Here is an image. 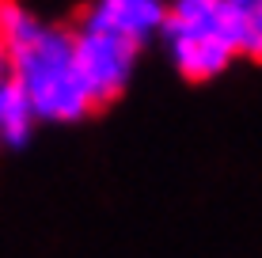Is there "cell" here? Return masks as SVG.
I'll return each mask as SVG.
<instances>
[{
  "mask_svg": "<svg viewBox=\"0 0 262 258\" xmlns=\"http://www.w3.org/2000/svg\"><path fill=\"white\" fill-rule=\"evenodd\" d=\"M232 31H236L239 61L262 65V0H224Z\"/></svg>",
  "mask_w": 262,
  "mask_h": 258,
  "instance_id": "8992f818",
  "label": "cell"
},
{
  "mask_svg": "<svg viewBox=\"0 0 262 258\" xmlns=\"http://www.w3.org/2000/svg\"><path fill=\"white\" fill-rule=\"evenodd\" d=\"M156 46L186 84H209L239 61L224 0H167Z\"/></svg>",
  "mask_w": 262,
  "mask_h": 258,
  "instance_id": "7a4b0ae2",
  "label": "cell"
},
{
  "mask_svg": "<svg viewBox=\"0 0 262 258\" xmlns=\"http://www.w3.org/2000/svg\"><path fill=\"white\" fill-rule=\"evenodd\" d=\"M72 46H76V65H80V76H84V87L92 95L95 110L118 103L129 91L133 76L141 68V57H144L141 46L118 38V34L84 27V23H72Z\"/></svg>",
  "mask_w": 262,
  "mask_h": 258,
  "instance_id": "3957f363",
  "label": "cell"
},
{
  "mask_svg": "<svg viewBox=\"0 0 262 258\" xmlns=\"http://www.w3.org/2000/svg\"><path fill=\"white\" fill-rule=\"evenodd\" d=\"M34 133H38V122H34V110L27 103V95L19 91L12 73L0 76V156L27 152Z\"/></svg>",
  "mask_w": 262,
  "mask_h": 258,
  "instance_id": "5b68a950",
  "label": "cell"
},
{
  "mask_svg": "<svg viewBox=\"0 0 262 258\" xmlns=\"http://www.w3.org/2000/svg\"><path fill=\"white\" fill-rule=\"evenodd\" d=\"M0 42L38 126H80L95 114L76 65L72 23L46 19L23 0H0Z\"/></svg>",
  "mask_w": 262,
  "mask_h": 258,
  "instance_id": "6da1fadb",
  "label": "cell"
},
{
  "mask_svg": "<svg viewBox=\"0 0 262 258\" xmlns=\"http://www.w3.org/2000/svg\"><path fill=\"white\" fill-rule=\"evenodd\" d=\"M164 12H167V0H88L84 12L76 15V23L118 34L133 46L148 50L160 34Z\"/></svg>",
  "mask_w": 262,
  "mask_h": 258,
  "instance_id": "277c9868",
  "label": "cell"
}]
</instances>
